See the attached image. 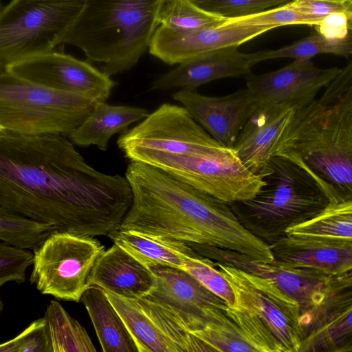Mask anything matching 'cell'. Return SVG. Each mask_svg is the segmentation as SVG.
Listing matches in <instances>:
<instances>
[{
    "label": "cell",
    "instance_id": "cell-18",
    "mask_svg": "<svg viewBox=\"0 0 352 352\" xmlns=\"http://www.w3.org/2000/svg\"><path fill=\"white\" fill-rule=\"evenodd\" d=\"M274 28L267 25H220L177 32L159 25L150 42L148 52L164 63L173 65L208 51L238 47Z\"/></svg>",
    "mask_w": 352,
    "mask_h": 352
},
{
    "label": "cell",
    "instance_id": "cell-19",
    "mask_svg": "<svg viewBox=\"0 0 352 352\" xmlns=\"http://www.w3.org/2000/svg\"><path fill=\"white\" fill-rule=\"evenodd\" d=\"M172 97L210 136L230 149H232L255 106L246 88L221 97L204 96L196 89H181Z\"/></svg>",
    "mask_w": 352,
    "mask_h": 352
},
{
    "label": "cell",
    "instance_id": "cell-10",
    "mask_svg": "<svg viewBox=\"0 0 352 352\" xmlns=\"http://www.w3.org/2000/svg\"><path fill=\"white\" fill-rule=\"evenodd\" d=\"M104 251L94 236L54 232L33 250L30 283L41 294L78 302Z\"/></svg>",
    "mask_w": 352,
    "mask_h": 352
},
{
    "label": "cell",
    "instance_id": "cell-16",
    "mask_svg": "<svg viewBox=\"0 0 352 352\" xmlns=\"http://www.w3.org/2000/svg\"><path fill=\"white\" fill-rule=\"evenodd\" d=\"M191 333L202 341L209 351L285 352L258 317L235 307H213L203 327Z\"/></svg>",
    "mask_w": 352,
    "mask_h": 352
},
{
    "label": "cell",
    "instance_id": "cell-27",
    "mask_svg": "<svg viewBox=\"0 0 352 352\" xmlns=\"http://www.w3.org/2000/svg\"><path fill=\"white\" fill-rule=\"evenodd\" d=\"M285 234L308 239L352 241V199L329 201L315 217L287 228Z\"/></svg>",
    "mask_w": 352,
    "mask_h": 352
},
{
    "label": "cell",
    "instance_id": "cell-24",
    "mask_svg": "<svg viewBox=\"0 0 352 352\" xmlns=\"http://www.w3.org/2000/svg\"><path fill=\"white\" fill-rule=\"evenodd\" d=\"M107 236L148 268L163 265L184 270L189 260L201 256L186 243L163 236L117 228Z\"/></svg>",
    "mask_w": 352,
    "mask_h": 352
},
{
    "label": "cell",
    "instance_id": "cell-31",
    "mask_svg": "<svg viewBox=\"0 0 352 352\" xmlns=\"http://www.w3.org/2000/svg\"><path fill=\"white\" fill-rule=\"evenodd\" d=\"M228 19L206 11L190 0H161L160 25L177 32H187L218 26Z\"/></svg>",
    "mask_w": 352,
    "mask_h": 352
},
{
    "label": "cell",
    "instance_id": "cell-21",
    "mask_svg": "<svg viewBox=\"0 0 352 352\" xmlns=\"http://www.w3.org/2000/svg\"><path fill=\"white\" fill-rule=\"evenodd\" d=\"M253 65L248 54L240 52L237 46L216 49L190 58L161 74L151 83L150 89H196L215 80L248 76Z\"/></svg>",
    "mask_w": 352,
    "mask_h": 352
},
{
    "label": "cell",
    "instance_id": "cell-36",
    "mask_svg": "<svg viewBox=\"0 0 352 352\" xmlns=\"http://www.w3.org/2000/svg\"><path fill=\"white\" fill-rule=\"evenodd\" d=\"M32 263L31 250L0 241V287L10 282H25L26 270Z\"/></svg>",
    "mask_w": 352,
    "mask_h": 352
},
{
    "label": "cell",
    "instance_id": "cell-14",
    "mask_svg": "<svg viewBox=\"0 0 352 352\" xmlns=\"http://www.w3.org/2000/svg\"><path fill=\"white\" fill-rule=\"evenodd\" d=\"M7 72L58 90L106 102L116 82L87 61L52 51L8 66Z\"/></svg>",
    "mask_w": 352,
    "mask_h": 352
},
{
    "label": "cell",
    "instance_id": "cell-4",
    "mask_svg": "<svg viewBox=\"0 0 352 352\" xmlns=\"http://www.w3.org/2000/svg\"><path fill=\"white\" fill-rule=\"evenodd\" d=\"M161 0H84L82 10L57 46L80 49L88 60L102 65L109 76L130 70L150 45L160 25Z\"/></svg>",
    "mask_w": 352,
    "mask_h": 352
},
{
    "label": "cell",
    "instance_id": "cell-35",
    "mask_svg": "<svg viewBox=\"0 0 352 352\" xmlns=\"http://www.w3.org/2000/svg\"><path fill=\"white\" fill-rule=\"evenodd\" d=\"M184 270L222 299L229 307H233L234 298L232 290L217 270L214 261L203 256L192 258L186 263Z\"/></svg>",
    "mask_w": 352,
    "mask_h": 352
},
{
    "label": "cell",
    "instance_id": "cell-1",
    "mask_svg": "<svg viewBox=\"0 0 352 352\" xmlns=\"http://www.w3.org/2000/svg\"><path fill=\"white\" fill-rule=\"evenodd\" d=\"M132 202L125 177L101 173L61 134L0 131V206L55 232L108 236Z\"/></svg>",
    "mask_w": 352,
    "mask_h": 352
},
{
    "label": "cell",
    "instance_id": "cell-30",
    "mask_svg": "<svg viewBox=\"0 0 352 352\" xmlns=\"http://www.w3.org/2000/svg\"><path fill=\"white\" fill-rule=\"evenodd\" d=\"M320 54H333L348 58L352 54L351 35L342 40L327 39L316 32L295 43L275 50H261L248 54L254 65L277 58L311 60Z\"/></svg>",
    "mask_w": 352,
    "mask_h": 352
},
{
    "label": "cell",
    "instance_id": "cell-17",
    "mask_svg": "<svg viewBox=\"0 0 352 352\" xmlns=\"http://www.w3.org/2000/svg\"><path fill=\"white\" fill-rule=\"evenodd\" d=\"M155 289L146 297L175 314L190 333L201 329L212 307L226 309V303L184 270L154 265Z\"/></svg>",
    "mask_w": 352,
    "mask_h": 352
},
{
    "label": "cell",
    "instance_id": "cell-3",
    "mask_svg": "<svg viewBox=\"0 0 352 352\" xmlns=\"http://www.w3.org/2000/svg\"><path fill=\"white\" fill-rule=\"evenodd\" d=\"M274 155L306 169L330 201L352 199L351 60L318 98L296 108Z\"/></svg>",
    "mask_w": 352,
    "mask_h": 352
},
{
    "label": "cell",
    "instance_id": "cell-38",
    "mask_svg": "<svg viewBox=\"0 0 352 352\" xmlns=\"http://www.w3.org/2000/svg\"><path fill=\"white\" fill-rule=\"evenodd\" d=\"M287 4L300 12L320 18L331 13H352V0H294Z\"/></svg>",
    "mask_w": 352,
    "mask_h": 352
},
{
    "label": "cell",
    "instance_id": "cell-12",
    "mask_svg": "<svg viewBox=\"0 0 352 352\" xmlns=\"http://www.w3.org/2000/svg\"><path fill=\"white\" fill-rule=\"evenodd\" d=\"M214 263L232 290L234 303L232 307L248 311L258 317L285 352H298L304 332L298 302L268 278L233 266Z\"/></svg>",
    "mask_w": 352,
    "mask_h": 352
},
{
    "label": "cell",
    "instance_id": "cell-32",
    "mask_svg": "<svg viewBox=\"0 0 352 352\" xmlns=\"http://www.w3.org/2000/svg\"><path fill=\"white\" fill-rule=\"evenodd\" d=\"M55 229L0 206V241L33 251Z\"/></svg>",
    "mask_w": 352,
    "mask_h": 352
},
{
    "label": "cell",
    "instance_id": "cell-41",
    "mask_svg": "<svg viewBox=\"0 0 352 352\" xmlns=\"http://www.w3.org/2000/svg\"><path fill=\"white\" fill-rule=\"evenodd\" d=\"M3 129H3V126L0 124V131H1V130H3Z\"/></svg>",
    "mask_w": 352,
    "mask_h": 352
},
{
    "label": "cell",
    "instance_id": "cell-2",
    "mask_svg": "<svg viewBox=\"0 0 352 352\" xmlns=\"http://www.w3.org/2000/svg\"><path fill=\"white\" fill-rule=\"evenodd\" d=\"M125 177L132 202L118 228L274 260L270 245L240 223L229 204L146 164L130 162Z\"/></svg>",
    "mask_w": 352,
    "mask_h": 352
},
{
    "label": "cell",
    "instance_id": "cell-22",
    "mask_svg": "<svg viewBox=\"0 0 352 352\" xmlns=\"http://www.w3.org/2000/svg\"><path fill=\"white\" fill-rule=\"evenodd\" d=\"M273 263L307 268L330 275L352 270V241L326 240L285 235L270 245Z\"/></svg>",
    "mask_w": 352,
    "mask_h": 352
},
{
    "label": "cell",
    "instance_id": "cell-23",
    "mask_svg": "<svg viewBox=\"0 0 352 352\" xmlns=\"http://www.w3.org/2000/svg\"><path fill=\"white\" fill-rule=\"evenodd\" d=\"M89 282L90 286L131 299L146 297L157 283L150 268L116 244L98 258Z\"/></svg>",
    "mask_w": 352,
    "mask_h": 352
},
{
    "label": "cell",
    "instance_id": "cell-6",
    "mask_svg": "<svg viewBox=\"0 0 352 352\" xmlns=\"http://www.w3.org/2000/svg\"><path fill=\"white\" fill-rule=\"evenodd\" d=\"M199 254L215 262L271 280L300 307L304 337L338 310L352 305V272L330 275L307 268L285 267L257 261L215 246L188 243Z\"/></svg>",
    "mask_w": 352,
    "mask_h": 352
},
{
    "label": "cell",
    "instance_id": "cell-5",
    "mask_svg": "<svg viewBox=\"0 0 352 352\" xmlns=\"http://www.w3.org/2000/svg\"><path fill=\"white\" fill-rule=\"evenodd\" d=\"M261 175L265 184L254 197L229 205L240 223L269 245L330 201L311 173L285 157L273 156Z\"/></svg>",
    "mask_w": 352,
    "mask_h": 352
},
{
    "label": "cell",
    "instance_id": "cell-13",
    "mask_svg": "<svg viewBox=\"0 0 352 352\" xmlns=\"http://www.w3.org/2000/svg\"><path fill=\"white\" fill-rule=\"evenodd\" d=\"M138 352H208L206 345L170 311L146 298H126L105 292Z\"/></svg>",
    "mask_w": 352,
    "mask_h": 352
},
{
    "label": "cell",
    "instance_id": "cell-20",
    "mask_svg": "<svg viewBox=\"0 0 352 352\" xmlns=\"http://www.w3.org/2000/svg\"><path fill=\"white\" fill-rule=\"evenodd\" d=\"M295 109L294 106L285 103L255 104L232 148L251 172L261 175L274 156L278 140Z\"/></svg>",
    "mask_w": 352,
    "mask_h": 352
},
{
    "label": "cell",
    "instance_id": "cell-39",
    "mask_svg": "<svg viewBox=\"0 0 352 352\" xmlns=\"http://www.w3.org/2000/svg\"><path fill=\"white\" fill-rule=\"evenodd\" d=\"M351 19L352 13H331L315 25V30L327 39H344L351 36Z\"/></svg>",
    "mask_w": 352,
    "mask_h": 352
},
{
    "label": "cell",
    "instance_id": "cell-11",
    "mask_svg": "<svg viewBox=\"0 0 352 352\" xmlns=\"http://www.w3.org/2000/svg\"><path fill=\"white\" fill-rule=\"evenodd\" d=\"M118 148L129 159L140 152L205 155L226 149L209 135L184 107L164 103L139 124L122 133Z\"/></svg>",
    "mask_w": 352,
    "mask_h": 352
},
{
    "label": "cell",
    "instance_id": "cell-26",
    "mask_svg": "<svg viewBox=\"0 0 352 352\" xmlns=\"http://www.w3.org/2000/svg\"><path fill=\"white\" fill-rule=\"evenodd\" d=\"M80 301L91 318L104 352H138L122 318L99 287L89 286Z\"/></svg>",
    "mask_w": 352,
    "mask_h": 352
},
{
    "label": "cell",
    "instance_id": "cell-25",
    "mask_svg": "<svg viewBox=\"0 0 352 352\" xmlns=\"http://www.w3.org/2000/svg\"><path fill=\"white\" fill-rule=\"evenodd\" d=\"M148 113L142 107L97 101L85 120L68 137L74 144L80 147L93 145L106 151L113 135L124 133L130 124L143 120Z\"/></svg>",
    "mask_w": 352,
    "mask_h": 352
},
{
    "label": "cell",
    "instance_id": "cell-15",
    "mask_svg": "<svg viewBox=\"0 0 352 352\" xmlns=\"http://www.w3.org/2000/svg\"><path fill=\"white\" fill-rule=\"evenodd\" d=\"M341 68H319L311 60H295L275 71L246 76V89L255 104L285 103L300 107L314 100Z\"/></svg>",
    "mask_w": 352,
    "mask_h": 352
},
{
    "label": "cell",
    "instance_id": "cell-7",
    "mask_svg": "<svg viewBox=\"0 0 352 352\" xmlns=\"http://www.w3.org/2000/svg\"><path fill=\"white\" fill-rule=\"evenodd\" d=\"M97 101L83 94L41 85L6 71L0 74V124L14 133L69 135Z\"/></svg>",
    "mask_w": 352,
    "mask_h": 352
},
{
    "label": "cell",
    "instance_id": "cell-8",
    "mask_svg": "<svg viewBox=\"0 0 352 352\" xmlns=\"http://www.w3.org/2000/svg\"><path fill=\"white\" fill-rule=\"evenodd\" d=\"M84 0H12L0 11V66L54 51Z\"/></svg>",
    "mask_w": 352,
    "mask_h": 352
},
{
    "label": "cell",
    "instance_id": "cell-42",
    "mask_svg": "<svg viewBox=\"0 0 352 352\" xmlns=\"http://www.w3.org/2000/svg\"><path fill=\"white\" fill-rule=\"evenodd\" d=\"M1 0H0V11H1Z\"/></svg>",
    "mask_w": 352,
    "mask_h": 352
},
{
    "label": "cell",
    "instance_id": "cell-9",
    "mask_svg": "<svg viewBox=\"0 0 352 352\" xmlns=\"http://www.w3.org/2000/svg\"><path fill=\"white\" fill-rule=\"evenodd\" d=\"M128 160L159 168L228 204L252 199L265 184L263 176L248 170L230 148L205 155L140 152Z\"/></svg>",
    "mask_w": 352,
    "mask_h": 352
},
{
    "label": "cell",
    "instance_id": "cell-29",
    "mask_svg": "<svg viewBox=\"0 0 352 352\" xmlns=\"http://www.w3.org/2000/svg\"><path fill=\"white\" fill-rule=\"evenodd\" d=\"M352 305L333 313L302 339L298 352H351Z\"/></svg>",
    "mask_w": 352,
    "mask_h": 352
},
{
    "label": "cell",
    "instance_id": "cell-43",
    "mask_svg": "<svg viewBox=\"0 0 352 352\" xmlns=\"http://www.w3.org/2000/svg\"><path fill=\"white\" fill-rule=\"evenodd\" d=\"M190 1H193V0H190Z\"/></svg>",
    "mask_w": 352,
    "mask_h": 352
},
{
    "label": "cell",
    "instance_id": "cell-34",
    "mask_svg": "<svg viewBox=\"0 0 352 352\" xmlns=\"http://www.w3.org/2000/svg\"><path fill=\"white\" fill-rule=\"evenodd\" d=\"M294 0H193L198 7L227 19L238 18L287 4Z\"/></svg>",
    "mask_w": 352,
    "mask_h": 352
},
{
    "label": "cell",
    "instance_id": "cell-40",
    "mask_svg": "<svg viewBox=\"0 0 352 352\" xmlns=\"http://www.w3.org/2000/svg\"><path fill=\"white\" fill-rule=\"evenodd\" d=\"M5 71H6L5 69L3 68L1 66H0V74H2Z\"/></svg>",
    "mask_w": 352,
    "mask_h": 352
},
{
    "label": "cell",
    "instance_id": "cell-37",
    "mask_svg": "<svg viewBox=\"0 0 352 352\" xmlns=\"http://www.w3.org/2000/svg\"><path fill=\"white\" fill-rule=\"evenodd\" d=\"M0 352H50L45 318L34 320L16 337L0 344Z\"/></svg>",
    "mask_w": 352,
    "mask_h": 352
},
{
    "label": "cell",
    "instance_id": "cell-33",
    "mask_svg": "<svg viewBox=\"0 0 352 352\" xmlns=\"http://www.w3.org/2000/svg\"><path fill=\"white\" fill-rule=\"evenodd\" d=\"M323 19L300 12L285 4L263 12L228 19L221 25H267L275 28L296 24L315 25L320 23Z\"/></svg>",
    "mask_w": 352,
    "mask_h": 352
},
{
    "label": "cell",
    "instance_id": "cell-28",
    "mask_svg": "<svg viewBox=\"0 0 352 352\" xmlns=\"http://www.w3.org/2000/svg\"><path fill=\"white\" fill-rule=\"evenodd\" d=\"M44 318L50 352H96L85 329L55 300L47 305Z\"/></svg>",
    "mask_w": 352,
    "mask_h": 352
}]
</instances>
